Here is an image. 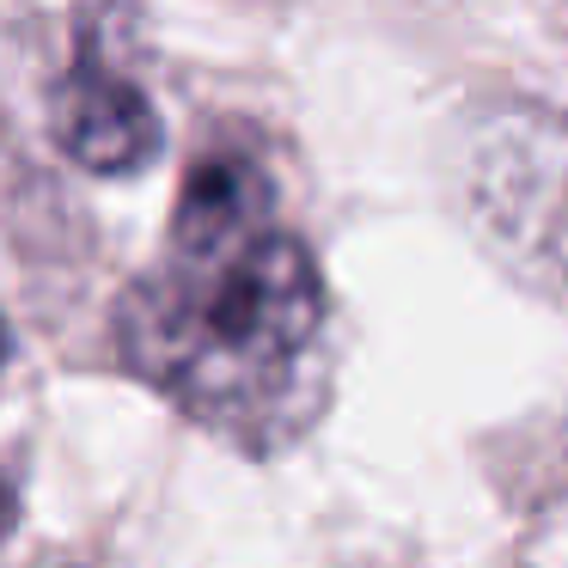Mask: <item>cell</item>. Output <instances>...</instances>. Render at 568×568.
Wrapping results in <instances>:
<instances>
[{
    "label": "cell",
    "mask_w": 568,
    "mask_h": 568,
    "mask_svg": "<svg viewBox=\"0 0 568 568\" xmlns=\"http://www.w3.org/2000/svg\"><path fill=\"white\" fill-rule=\"evenodd\" d=\"M123 355L184 416L275 446L318 416L331 294L300 233L270 226L226 251H165L123 300Z\"/></svg>",
    "instance_id": "obj_1"
},
{
    "label": "cell",
    "mask_w": 568,
    "mask_h": 568,
    "mask_svg": "<svg viewBox=\"0 0 568 568\" xmlns=\"http://www.w3.org/2000/svg\"><path fill=\"white\" fill-rule=\"evenodd\" d=\"M453 202L470 239L544 306L568 312V116L489 99L453 141Z\"/></svg>",
    "instance_id": "obj_2"
},
{
    "label": "cell",
    "mask_w": 568,
    "mask_h": 568,
    "mask_svg": "<svg viewBox=\"0 0 568 568\" xmlns=\"http://www.w3.org/2000/svg\"><path fill=\"white\" fill-rule=\"evenodd\" d=\"M50 135L87 172L129 178L160 160L165 129L135 80L111 74V68H74L50 99Z\"/></svg>",
    "instance_id": "obj_3"
},
{
    "label": "cell",
    "mask_w": 568,
    "mask_h": 568,
    "mask_svg": "<svg viewBox=\"0 0 568 568\" xmlns=\"http://www.w3.org/2000/svg\"><path fill=\"white\" fill-rule=\"evenodd\" d=\"M275 221V184L257 148H209L184 172L172 209V251L196 257V251H226L245 239L270 233Z\"/></svg>",
    "instance_id": "obj_4"
}]
</instances>
